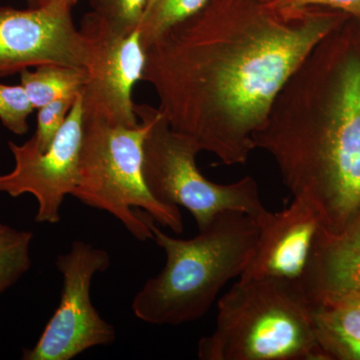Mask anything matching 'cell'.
I'll use <instances>...</instances> for the list:
<instances>
[{"label": "cell", "instance_id": "5", "mask_svg": "<svg viewBox=\"0 0 360 360\" xmlns=\"http://www.w3.org/2000/svg\"><path fill=\"white\" fill-rule=\"evenodd\" d=\"M153 106L135 104L139 123L111 124L84 116L77 186L72 195L84 205L120 220L139 241L153 239L146 213L174 233L184 232L179 206L165 205L148 191L143 177V142L151 125Z\"/></svg>", "mask_w": 360, "mask_h": 360}, {"label": "cell", "instance_id": "9", "mask_svg": "<svg viewBox=\"0 0 360 360\" xmlns=\"http://www.w3.org/2000/svg\"><path fill=\"white\" fill-rule=\"evenodd\" d=\"M84 127L82 91L63 127L44 153L32 139L21 146L8 143L14 168L8 174L0 175V193L11 198L27 193L34 196L39 206L35 221L39 224H58L65 196L72 195L77 186Z\"/></svg>", "mask_w": 360, "mask_h": 360}, {"label": "cell", "instance_id": "11", "mask_svg": "<svg viewBox=\"0 0 360 360\" xmlns=\"http://www.w3.org/2000/svg\"><path fill=\"white\" fill-rule=\"evenodd\" d=\"M259 233L250 264L239 278H274L298 285L309 265L321 217L307 201L293 198L278 212L257 219Z\"/></svg>", "mask_w": 360, "mask_h": 360}, {"label": "cell", "instance_id": "16", "mask_svg": "<svg viewBox=\"0 0 360 360\" xmlns=\"http://www.w3.org/2000/svg\"><path fill=\"white\" fill-rule=\"evenodd\" d=\"M149 0H90L91 13L113 32L129 35L136 32Z\"/></svg>", "mask_w": 360, "mask_h": 360}, {"label": "cell", "instance_id": "18", "mask_svg": "<svg viewBox=\"0 0 360 360\" xmlns=\"http://www.w3.org/2000/svg\"><path fill=\"white\" fill-rule=\"evenodd\" d=\"M77 96L58 99L37 110V130L32 139L41 153L49 148L63 127Z\"/></svg>", "mask_w": 360, "mask_h": 360}, {"label": "cell", "instance_id": "12", "mask_svg": "<svg viewBox=\"0 0 360 360\" xmlns=\"http://www.w3.org/2000/svg\"><path fill=\"white\" fill-rule=\"evenodd\" d=\"M310 305L343 295H360V210L340 231L321 226L300 284Z\"/></svg>", "mask_w": 360, "mask_h": 360}, {"label": "cell", "instance_id": "17", "mask_svg": "<svg viewBox=\"0 0 360 360\" xmlns=\"http://www.w3.org/2000/svg\"><path fill=\"white\" fill-rule=\"evenodd\" d=\"M22 85L0 84V122L16 135L28 132L27 120L34 110Z\"/></svg>", "mask_w": 360, "mask_h": 360}, {"label": "cell", "instance_id": "19", "mask_svg": "<svg viewBox=\"0 0 360 360\" xmlns=\"http://www.w3.org/2000/svg\"><path fill=\"white\" fill-rule=\"evenodd\" d=\"M269 6L290 7V8L309 6L326 7V8L347 14L350 18L360 21V0H276Z\"/></svg>", "mask_w": 360, "mask_h": 360}, {"label": "cell", "instance_id": "4", "mask_svg": "<svg viewBox=\"0 0 360 360\" xmlns=\"http://www.w3.org/2000/svg\"><path fill=\"white\" fill-rule=\"evenodd\" d=\"M201 360L326 359L311 305L300 286L274 278H239L217 302L215 328L200 338Z\"/></svg>", "mask_w": 360, "mask_h": 360}, {"label": "cell", "instance_id": "1", "mask_svg": "<svg viewBox=\"0 0 360 360\" xmlns=\"http://www.w3.org/2000/svg\"><path fill=\"white\" fill-rule=\"evenodd\" d=\"M348 18L326 7L210 0L146 49L142 80L172 129L225 165H245L288 78Z\"/></svg>", "mask_w": 360, "mask_h": 360}, {"label": "cell", "instance_id": "20", "mask_svg": "<svg viewBox=\"0 0 360 360\" xmlns=\"http://www.w3.org/2000/svg\"><path fill=\"white\" fill-rule=\"evenodd\" d=\"M77 4V0H44V4L60 7V8H68L72 11L73 6Z\"/></svg>", "mask_w": 360, "mask_h": 360}, {"label": "cell", "instance_id": "2", "mask_svg": "<svg viewBox=\"0 0 360 360\" xmlns=\"http://www.w3.org/2000/svg\"><path fill=\"white\" fill-rule=\"evenodd\" d=\"M347 21L303 59L253 137L333 232L360 210V39Z\"/></svg>", "mask_w": 360, "mask_h": 360}, {"label": "cell", "instance_id": "15", "mask_svg": "<svg viewBox=\"0 0 360 360\" xmlns=\"http://www.w3.org/2000/svg\"><path fill=\"white\" fill-rule=\"evenodd\" d=\"M32 238V232L0 224V295L30 269Z\"/></svg>", "mask_w": 360, "mask_h": 360}, {"label": "cell", "instance_id": "22", "mask_svg": "<svg viewBox=\"0 0 360 360\" xmlns=\"http://www.w3.org/2000/svg\"><path fill=\"white\" fill-rule=\"evenodd\" d=\"M257 1L262 2V4H272L274 2H276V0H257Z\"/></svg>", "mask_w": 360, "mask_h": 360}, {"label": "cell", "instance_id": "21", "mask_svg": "<svg viewBox=\"0 0 360 360\" xmlns=\"http://www.w3.org/2000/svg\"><path fill=\"white\" fill-rule=\"evenodd\" d=\"M27 2L28 7L35 8V7H39L44 6V0H25Z\"/></svg>", "mask_w": 360, "mask_h": 360}, {"label": "cell", "instance_id": "3", "mask_svg": "<svg viewBox=\"0 0 360 360\" xmlns=\"http://www.w3.org/2000/svg\"><path fill=\"white\" fill-rule=\"evenodd\" d=\"M146 220L167 262L134 296L131 309L137 319L155 326L201 319L222 288L243 274L259 233L257 220L239 212L219 213L191 239L168 236L148 213Z\"/></svg>", "mask_w": 360, "mask_h": 360}, {"label": "cell", "instance_id": "8", "mask_svg": "<svg viewBox=\"0 0 360 360\" xmlns=\"http://www.w3.org/2000/svg\"><path fill=\"white\" fill-rule=\"evenodd\" d=\"M80 32L86 45L84 116L115 125L139 124L132 90L143 77L146 61L139 30L118 34L89 13L82 20Z\"/></svg>", "mask_w": 360, "mask_h": 360}, {"label": "cell", "instance_id": "6", "mask_svg": "<svg viewBox=\"0 0 360 360\" xmlns=\"http://www.w3.org/2000/svg\"><path fill=\"white\" fill-rule=\"evenodd\" d=\"M200 153L193 139L172 129L161 111L153 108L143 142V177L156 200L184 206L198 229L221 212H243L257 220L267 212L257 180L246 175L229 184L210 181L196 165Z\"/></svg>", "mask_w": 360, "mask_h": 360}, {"label": "cell", "instance_id": "7", "mask_svg": "<svg viewBox=\"0 0 360 360\" xmlns=\"http://www.w3.org/2000/svg\"><path fill=\"white\" fill-rule=\"evenodd\" d=\"M56 264L63 276L60 303L37 345L22 350L23 360H70L115 340V328L99 315L90 297L92 278L110 267L108 251L77 240Z\"/></svg>", "mask_w": 360, "mask_h": 360}, {"label": "cell", "instance_id": "13", "mask_svg": "<svg viewBox=\"0 0 360 360\" xmlns=\"http://www.w3.org/2000/svg\"><path fill=\"white\" fill-rule=\"evenodd\" d=\"M85 82L84 68L61 65H44L20 72V84L35 110L58 99L77 96Z\"/></svg>", "mask_w": 360, "mask_h": 360}, {"label": "cell", "instance_id": "10", "mask_svg": "<svg viewBox=\"0 0 360 360\" xmlns=\"http://www.w3.org/2000/svg\"><path fill=\"white\" fill-rule=\"evenodd\" d=\"M86 45L71 9L0 7V78L44 65L84 68Z\"/></svg>", "mask_w": 360, "mask_h": 360}, {"label": "cell", "instance_id": "14", "mask_svg": "<svg viewBox=\"0 0 360 360\" xmlns=\"http://www.w3.org/2000/svg\"><path fill=\"white\" fill-rule=\"evenodd\" d=\"M210 0H149L139 27L144 51L163 33L205 8Z\"/></svg>", "mask_w": 360, "mask_h": 360}]
</instances>
